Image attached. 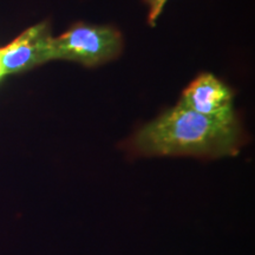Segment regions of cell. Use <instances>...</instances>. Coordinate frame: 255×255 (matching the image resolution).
<instances>
[{
  "label": "cell",
  "instance_id": "1",
  "mask_svg": "<svg viewBox=\"0 0 255 255\" xmlns=\"http://www.w3.org/2000/svg\"><path fill=\"white\" fill-rule=\"evenodd\" d=\"M133 146L146 156H233L241 145L237 119L203 116L178 102L176 107L146 124L133 138Z\"/></svg>",
  "mask_w": 255,
  "mask_h": 255
},
{
  "label": "cell",
  "instance_id": "2",
  "mask_svg": "<svg viewBox=\"0 0 255 255\" xmlns=\"http://www.w3.org/2000/svg\"><path fill=\"white\" fill-rule=\"evenodd\" d=\"M120 32L109 26L79 24L51 40V60L66 59L87 66L100 65L120 55Z\"/></svg>",
  "mask_w": 255,
  "mask_h": 255
},
{
  "label": "cell",
  "instance_id": "3",
  "mask_svg": "<svg viewBox=\"0 0 255 255\" xmlns=\"http://www.w3.org/2000/svg\"><path fill=\"white\" fill-rule=\"evenodd\" d=\"M52 36L46 24L28 27L8 45L0 49L4 76L30 70L51 60Z\"/></svg>",
  "mask_w": 255,
  "mask_h": 255
},
{
  "label": "cell",
  "instance_id": "4",
  "mask_svg": "<svg viewBox=\"0 0 255 255\" xmlns=\"http://www.w3.org/2000/svg\"><path fill=\"white\" fill-rule=\"evenodd\" d=\"M180 102L210 119L231 120L235 117L232 91L210 73L201 75L191 83Z\"/></svg>",
  "mask_w": 255,
  "mask_h": 255
},
{
  "label": "cell",
  "instance_id": "5",
  "mask_svg": "<svg viewBox=\"0 0 255 255\" xmlns=\"http://www.w3.org/2000/svg\"><path fill=\"white\" fill-rule=\"evenodd\" d=\"M149 5V24L154 26L168 0H145Z\"/></svg>",
  "mask_w": 255,
  "mask_h": 255
},
{
  "label": "cell",
  "instance_id": "6",
  "mask_svg": "<svg viewBox=\"0 0 255 255\" xmlns=\"http://www.w3.org/2000/svg\"><path fill=\"white\" fill-rule=\"evenodd\" d=\"M4 76V73H2V68H1V60H0V78Z\"/></svg>",
  "mask_w": 255,
  "mask_h": 255
}]
</instances>
